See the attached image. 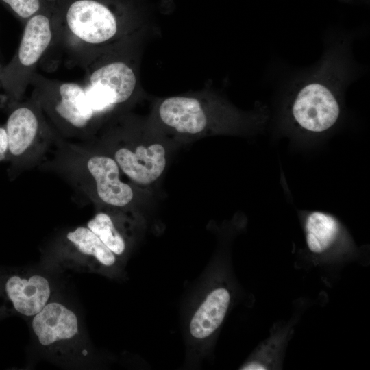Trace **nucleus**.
Here are the masks:
<instances>
[{"instance_id":"1","label":"nucleus","mask_w":370,"mask_h":370,"mask_svg":"<svg viewBox=\"0 0 370 370\" xmlns=\"http://www.w3.org/2000/svg\"><path fill=\"white\" fill-rule=\"evenodd\" d=\"M66 180L99 208L123 210L135 199L114 159L93 142H73L57 134L40 164Z\"/></svg>"},{"instance_id":"2","label":"nucleus","mask_w":370,"mask_h":370,"mask_svg":"<svg viewBox=\"0 0 370 370\" xmlns=\"http://www.w3.org/2000/svg\"><path fill=\"white\" fill-rule=\"evenodd\" d=\"M55 43L67 62L85 69L126 32L108 0H51Z\"/></svg>"},{"instance_id":"3","label":"nucleus","mask_w":370,"mask_h":370,"mask_svg":"<svg viewBox=\"0 0 370 370\" xmlns=\"http://www.w3.org/2000/svg\"><path fill=\"white\" fill-rule=\"evenodd\" d=\"M32 94L54 130L65 139L92 141L101 121L90 106L82 84L46 77L34 73Z\"/></svg>"},{"instance_id":"4","label":"nucleus","mask_w":370,"mask_h":370,"mask_svg":"<svg viewBox=\"0 0 370 370\" xmlns=\"http://www.w3.org/2000/svg\"><path fill=\"white\" fill-rule=\"evenodd\" d=\"M114 45L86 66L82 84L90 106L101 122L131 100L137 84L126 51L120 44Z\"/></svg>"},{"instance_id":"5","label":"nucleus","mask_w":370,"mask_h":370,"mask_svg":"<svg viewBox=\"0 0 370 370\" xmlns=\"http://www.w3.org/2000/svg\"><path fill=\"white\" fill-rule=\"evenodd\" d=\"M5 130L9 153L29 169L42 162L57 134L33 94L11 112Z\"/></svg>"},{"instance_id":"6","label":"nucleus","mask_w":370,"mask_h":370,"mask_svg":"<svg viewBox=\"0 0 370 370\" xmlns=\"http://www.w3.org/2000/svg\"><path fill=\"white\" fill-rule=\"evenodd\" d=\"M96 145L114 159L121 173L136 185L153 184L166 168L164 145L136 140L125 129L108 133Z\"/></svg>"},{"instance_id":"7","label":"nucleus","mask_w":370,"mask_h":370,"mask_svg":"<svg viewBox=\"0 0 370 370\" xmlns=\"http://www.w3.org/2000/svg\"><path fill=\"white\" fill-rule=\"evenodd\" d=\"M54 43L53 6L51 1L47 0L44 8L24 23L16 57L6 74L14 97L19 99L23 95L38 64Z\"/></svg>"},{"instance_id":"8","label":"nucleus","mask_w":370,"mask_h":370,"mask_svg":"<svg viewBox=\"0 0 370 370\" xmlns=\"http://www.w3.org/2000/svg\"><path fill=\"white\" fill-rule=\"evenodd\" d=\"M340 114L341 104L336 95L328 86L318 82L301 87L288 108L293 127L310 137L328 132L336 124Z\"/></svg>"},{"instance_id":"9","label":"nucleus","mask_w":370,"mask_h":370,"mask_svg":"<svg viewBox=\"0 0 370 370\" xmlns=\"http://www.w3.org/2000/svg\"><path fill=\"white\" fill-rule=\"evenodd\" d=\"M157 113L160 122L166 127L181 135H200L211 125L208 111L195 97H168L160 103Z\"/></svg>"},{"instance_id":"10","label":"nucleus","mask_w":370,"mask_h":370,"mask_svg":"<svg viewBox=\"0 0 370 370\" xmlns=\"http://www.w3.org/2000/svg\"><path fill=\"white\" fill-rule=\"evenodd\" d=\"M32 328L41 345L52 348L78 336L79 320L75 312L65 305L51 301L33 317Z\"/></svg>"},{"instance_id":"11","label":"nucleus","mask_w":370,"mask_h":370,"mask_svg":"<svg viewBox=\"0 0 370 370\" xmlns=\"http://www.w3.org/2000/svg\"><path fill=\"white\" fill-rule=\"evenodd\" d=\"M4 291L16 312L33 317L49 302L51 287L42 275H13L6 280Z\"/></svg>"},{"instance_id":"12","label":"nucleus","mask_w":370,"mask_h":370,"mask_svg":"<svg viewBox=\"0 0 370 370\" xmlns=\"http://www.w3.org/2000/svg\"><path fill=\"white\" fill-rule=\"evenodd\" d=\"M58 247L65 256L80 263L92 262L108 268L116 262L117 256L86 225L67 232Z\"/></svg>"},{"instance_id":"13","label":"nucleus","mask_w":370,"mask_h":370,"mask_svg":"<svg viewBox=\"0 0 370 370\" xmlns=\"http://www.w3.org/2000/svg\"><path fill=\"white\" fill-rule=\"evenodd\" d=\"M230 299L227 288L217 287L212 290L192 317L189 325L191 336L197 340L211 336L223 321Z\"/></svg>"},{"instance_id":"14","label":"nucleus","mask_w":370,"mask_h":370,"mask_svg":"<svg viewBox=\"0 0 370 370\" xmlns=\"http://www.w3.org/2000/svg\"><path fill=\"white\" fill-rule=\"evenodd\" d=\"M304 230L308 248L314 254L330 249L336 243L342 232L341 225L334 216L320 211L307 214Z\"/></svg>"},{"instance_id":"15","label":"nucleus","mask_w":370,"mask_h":370,"mask_svg":"<svg viewBox=\"0 0 370 370\" xmlns=\"http://www.w3.org/2000/svg\"><path fill=\"white\" fill-rule=\"evenodd\" d=\"M99 209L87 222L86 226L116 256H122L127 249V240L116 215V209Z\"/></svg>"},{"instance_id":"16","label":"nucleus","mask_w":370,"mask_h":370,"mask_svg":"<svg viewBox=\"0 0 370 370\" xmlns=\"http://www.w3.org/2000/svg\"><path fill=\"white\" fill-rule=\"evenodd\" d=\"M25 23L40 11L47 0H1Z\"/></svg>"},{"instance_id":"17","label":"nucleus","mask_w":370,"mask_h":370,"mask_svg":"<svg viewBox=\"0 0 370 370\" xmlns=\"http://www.w3.org/2000/svg\"><path fill=\"white\" fill-rule=\"evenodd\" d=\"M8 145L6 130L3 127H0V157L7 152Z\"/></svg>"}]
</instances>
